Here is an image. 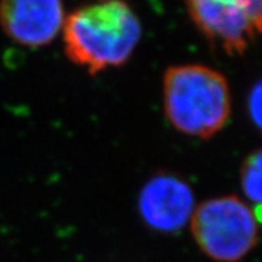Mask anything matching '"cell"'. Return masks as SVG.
I'll return each mask as SVG.
<instances>
[{"label": "cell", "mask_w": 262, "mask_h": 262, "mask_svg": "<svg viewBox=\"0 0 262 262\" xmlns=\"http://www.w3.org/2000/svg\"><path fill=\"white\" fill-rule=\"evenodd\" d=\"M194 209L192 188L176 174H155L140 192V216L150 229L157 232H180L189 224Z\"/></svg>", "instance_id": "5b68a950"}, {"label": "cell", "mask_w": 262, "mask_h": 262, "mask_svg": "<svg viewBox=\"0 0 262 262\" xmlns=\"http://www.w3.org/2000/svg\"><path fill=\"white\" fill-rule=\"evenodd\" d=\"M163 105L166 120L177 132L212 139L229 121V83L223 73L208 66H172L164 73Z\"/></svg>", "instance_id": "7a4b0ae2"}, {"label": "cell", "mask_w": 262, "mask_h": 262, "mask_svg": "<svg viewBox=\"0 0 262 262\" xmlns=\"http://www.w3.org/2000/svg\"><path fill=\"white\" fill-rule=\"evenodd\" d=\"M248 112L252 123L262 133V79L250 90L248 96Z\"/></svg>", "instance_id": "ba28073f"}, {"label": "cell", "mask_w": 262, "mask_h": 262, "mask_svg": "<svg viewBox=\"0 0 262 262\" xmlns=\"http://www.w3.org/2000/svg\"><path fill=\"white\" fill-rule=\"evenodd\" d=\"M64 52L92 76L121 67L141 39V23L124 0H96L66 16Z\"/></svg>", "instance_id": "6da1fadb"}, {"label": "cell", "mask_w": 262, "mask_h": 262, "mask_svg": "<svg viewBox=\"0 0 262 262\" xmlns=\"http://www.w3.org/2000/svg\"><path fill=\"white\" fill-rule=\"evenodd\" d=\"M239 174L245 196L256 205L262 206V148L245 157Z\"/></svg>", "instance_id": "52a82bcc"}, {"label": "cell", "mask_w": 262, "mask_h": 262, "mask_svg": "<svg viewBox=\"0 0 262 262\" xmlns=\"http://www.w3.org/2000/svg\"><path fill=\"white\" fill-rule=\"evenodd\" d=\"M254 216H256L257 223H262V206H258V209L254 210Z\"/></svg>", "instance_id": "9c48e42d"}, {"label": "cell", "mask_w": 262, "mask_h": 262, "mask_svg": "<svg viewBox=\"0 0 262 262\" xmlns=\"http://www.w3.org/2000/svg\"><path fill=\"white\" fill-rule=\"evenodd\" d=\"M189 224L199 249L212 261L239 262L258 244L254 210L232 194L197 205Z\"/></svg>", "instance_id": "3957f363"}, {"label": "cell", "mask_w": 262, "mask_h": 262, "mask_svg": "<svg viewBox=\"0 0 262 262\" xmlns=\"http://www.w3.org/2000/svg\"><path fill=\"white\" fill-rule=\"evenodd\" d=\"M199 31L229 56L244 55L262 36V0H185Z\"/></svg>", "instance_id": "277c9868"}, {"label": "cell", "mask_w": 262, "mask_h": 262, "mask_svg": "<svg viewBox=\"0 0 262 262\" xmlns=\"http://www.w3.org/2000/svg\"><path fill=\"white\" fill-rule=\"evenodd\" d=\"M61 0H0V27L19 46H48L63 30Z\"/></svg>", "instance_id": "8992f818"}]
</instances>
